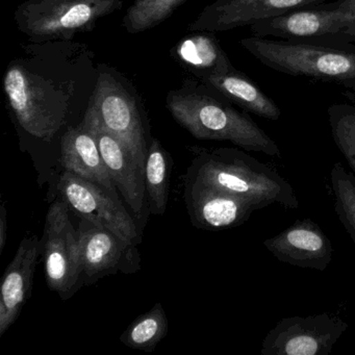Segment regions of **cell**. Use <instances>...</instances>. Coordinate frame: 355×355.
Masks as SVG:
<instances>
[{"mask_svg":"<svg viewBox=\"0 0 355 355\" xmlns=\"http://www.w3.org/2000/svg\"><path fill=\"white\" fill-rule=\"evenodd\" d=\"M186 0H136L124 17L130 34L150 30L165 21Z\"/></svg>","mask_w":355,"mask_h":355,"instance_id":"603a6c76","label":"cell"},{"mask_svg":"<svg viewBox=\"0 0 355 355\" xmlns=\"http://www.w3.org/2000/svg\"><path fill=\"white\" fill-rule=\"evenodd\" d=\"M167 105L174 119L198 140L228 141L246 151L274 157L282 155L275 141L250 114L234 109L222 95L174 93Z\"/></svg>","mask_w":355,"mask_h":355,"instance_id":"7a4b0ae2","label":"cell"},{"mask_svg":"<svg viewBox=\"0 0 355 355\" xmlns=\"http://www.w3.org/2000/svg\"><path fill=\"white\" fill-rule=\"evenodd\" d=\"M176 55L187 65L202 72L205 78L227 73L234 68L219 42L207 34L182 41L176 49Z\"/></svg>","mask_w":355,"mask_h":355,"instance_id":"d6986e66","label":"cell"},{"mask_svg":"<svg viewBox=\"0 0 355 355\" xmlns=\"http://www.w3.org/2000/svg\"><path fill=\"white\" fill-rule=\"evenodd\" d=\"M83 124L92 132L114 184L135 215L140 217L144 207L145 169L139 165L128 148L96 122L84 118Z\"/></svg>","mask_w":355,"mask_h":355,"instance_id":"5bb4252c","label":"cell"},{"mask_svg":"<svg viewBox=\"0 0 355 355\" xmlns=\"http://www.w3.org/2000/svg\"><path fill=\"white\" fill-rule=\"evenodd\" d=\"M170 164L161 142L153 139L145 163V187L153 215L163 216L169 196Z\"/></svg>","mask_w":355,"mask_h":355,"instance_id":"ffe728a7","label":"cell"},{"mask_svg":"<svg viewBox=\"0 0 355 355\" xmlns=\"http://www.w3.org/2000/svg\"><path fill=\"white\" fill-rule=\"evenodd\" d=\"M263 246L282 263L320 272L327 269L334 253L330 239L311 219L296 220L284 232L263 241Z\"/></svg>","mask_w":355,"mask_h":355,"instance_id":"4fadbf2b","label":"cell"},{"mask_svg":"<svg viewBox=\"0 0 355 355\" xmlns=\"http://www.w3.org/2000/svg\"><path fill=\"white\" fill-rule=\"evenodd\" d=\"M253 36L282 40L355 43V11L311 6L277 17L259 20L250 26Z\"/></svg>","mask_w":355,"mask_h":355,"instance_id":"5b68a950","label":"cell"},{"mask_svg":"<svg viewBox=\"0 0 355 355\" xmlns=\"http://www.w3.org/2000/svg\"><path fill=\"white\" fill-rule=\"evenodd\" d=\"M78 234L83 273L87 277L92 279L113 273L121 270V266H125V263L134 267L135 245L84 219L80 222Z\"/></svg>","mask_w":355,"mask_h":355,"instance_id":"2e32d148","label":"cell"},{"mask_svg":"<svg viewBox=\"0 0 355 355\" xmlns=\"http://www.w3.org/2000/svg\"><path fill=\"white\" fill-rule=\"evenodd\" d=\"M85 117L116 137L145 169L148 147L136 101L111 74L98 76Z\"/></svg>","mask_w":355,"mask_h":355,"instance_id":"52a82bcc","label":"cell"},{"mask_svg":"<svg viewBox=\"0 0 355 355\" xmlns=\"http://www.w3.org/2000/svg\"><path fill=\"white\" fill-rule=\"evenodd\" d=\"M327 114L334 144L355 175V105L334 103Z\"/></svg>","mask_w":355,"mask_h":355,"instance_id":"cb8c5ba5","label":"cell"},{"mask_svg":"<svg viewBox=\"0 0 355 355\" xmlns=\"http://www.w3.org/2000/svg\"><path fill=\"white\" fill-rule=\"evenodd\" d=\"M240 44L266 67L292 76L340 85L355 80V45L252 36Z\"/></svg>","mask_w":355,"mask_h":355,"instance_id":"3957f363","label":"cell"},{"mask_svg":"<svg viewBox=\"0 0 355 355\" xmlns=\"http://www.w3.org/2000/svg\"><path fill=\"white\" fill-rule=\"evenodd\" d=\"M186 180L207 184L248 199L261 207L278 205L298 209L290 182L259 159L236 148H220L199 155Z\"/></svg>","mask_w":355,"mask_h":355,"instance_id":"6da1fadb","label":"cell"},{"mask_svg":"<svg viewBox=\"0 0 355 355\" xmlns=\"http://www.w3.org/2000/svg\"><path fill=\"white\" fill-rule=\"evenodd\" d=\"M168 318L161 303L137 318L121 334L120 340L135 350L151 352L168 334Z\"/></svg>","mask_w":355,"mask_h":355,"instance_id":"44dd1931","label":"cell"},{"mask_svg":"<svg viewBox=\"0 0 355 355\" xmlns=\"http://www.w3.org/2000/svg\"><path fill=\"white\" fill-rule=\"evenodd\" d=\"M3 85L21 128L40 140H53L65 123L68 99L63 92L18 65L8 69Z\"/></svg>","mask_w":355,"mask_h":355,"instance_id":"277c9868","label":"cell"},{"mask_svg":"<svg viewBox=\"0 0 355 355\" xmlns=\"http://www.w3.org/2000/svg\"><path fill=\"white\" fill-rule=\"evenodd\" d=\"M39 252L38 236L24 238L6 270L0 286V336L15 323L30 297Z\"/></svg>","mask_w":355,"mask_h":355,"instance_id":"9a60e30c","label":"cell"},{"mask_svg":"<svg viewBox=\"0 0 355 355\" xmlns=\"http://www.w3.org/2000/svg\"><path fill=\"white\" fill-rule=\"evenodd\" d=\"M348 324L328 313L284 318L268 332L263 355H329Z\"/></svg>","mask_w":355,"mask_h":355,"instance_id":"ba28073f","label":"cell"},{"mask_svg":"<svg viewBox=\"0 0 355 355\" xmlns=\"http://www.w3.org/2000/svg\"><path fill=\"white\" fill-rule=\"evenodd\" d=\"M184 201L193 225L205 230L238 227L263 207L248 199L186 180Z\"/></svg>","mask_w":355,"mask_h":355,"instance_id":"7c38bea8","label":"cell"},{"mask_svg":"<svg viewBox=\"0 0 355 355\" xmlns=\"http://www.w3.org/2000/svg\"><path fill=\"white\" fill-rule=\"evenodd\" d=\"M334 211L355 245V176L342 163H336L330 172Z\"/></svg>","mask_w":355,"mask_h":355,"instance_id":"7402d4cb","label":"cell"},{"mask_svg":"<svg viewBox=\"0 0 355 355\" xmlns=\"http://www.w3.org/2000/svg\"><path fill=\"white\" fill-rule=\"evenodd\" d=\"M205 80L215 92L247 113L271 121H277L282 117V110L275 101L248 76L234 67L227 73L209 76Z\"/></svg>","mask_w":355,"mask_h":355,"instance_id":"ac0fdd59","label":"cell"},{"mask_svg":"<svg viewBox=\"0 0 355 355\" xmlns=\"http://www.w3.org/2000/svg\"><path fill=\"white\" fill-rule=\"evenodd\" d=\"M328 8L352 10L355 11V0H334L332 3H323Z\"/></svg>","mask_w":355,"mask_h":355,"instance_id":"4316f807","label":"cell"},{"mask_svg":"<svg viewBox=\"0 0 355 355\" xmlns=\"http://www.w3.org/2000/svg\"><path fill=\"white\" fill-rule=\"evenodd\" d=\"M340 86L345 88L344 92L342 93L343 96L355 105V80H347L342 83Z\"/></svg>","mask_w":355,"mask_h":355,"instance_id":"484cf974","label":"cell"},{"mask_svg":"<svg viewBox=\"0 0 355 355\" xmlns=\"http://www.w3.org/2000/svg\"><path fill=\"white\" fill-rule=\"evenodd\" d=\"M58 191L69 209L82 219L114 232L130 244L138 242L134 220L120 199L115 198L103 187L65 171L60 178Z\"/></svg>","mask_w":355,"mask_h":355,"instance_id":"9c48e42d","label":"cell"},{"mask_svg":"<svg viewBox=\"0 0 355 355\" xmlns=\"http://www.w3.org/2000/svg\"><path fill=\"white\" fill-rule=\"evenodd\" d=\"M61 163L66 171L103 187L119 199L117 187L107 171L96 139L84 124L70 128L62 137Z\"/></svg>","mask_w":355,"mask_h":355,"instance_id":"e0dca14e","label":"cell"},{"mask_svg":"<svg viewBox=\"0 0 355 355\" xmlns=\"http://www.w3.org/2000/svg\"><path fill=\"white\" fill-rule=\"evenodd\" d=\"M44 263L47 286L61 295L73 290L83 273L80 234L74 230L69 207L62 198L47 213Z\"/></svg>","mask_w":355,"mask_h":355,"instance_id":"30bf717a","label":"cell"},{"mask_svg":"<svg viewBox=\"0 0 355 355\" xmlns=\"http://www.w3.org/2000/svg\"><path fill=\"white\" fill-rule=\"evenodd\" d=\"M120 5L121 0H33L19 8L18 22L33 38H67Z\"/></svg>","mask_w":355,"mask_h":355,"instance_id":"8992f818","label":"cell"},{"mask_svg":"<svg viewBox=\"0 0 355 355\" xmlns=\"http://www.w3.org/2000/svg\"><path fill=\"white\" fill-rule=\"evenodd\" d=\"M8 238V216L5 205H1L0 214V252H3Z\"/></svg>","mask_w":355,"mask_h":355,"instance_id":"d4e9b609","label":"cell"},{"mask_svg":"<svg viewBox=\"0 0 355 355\" xmlns=\"http://www.w3.org/2000/svg\"><path fill=\"white\" fill-rule=\"evenodd\" d=\"M326 0H216L190 26L193 32H225L266 18L299 11Z\"/></svg>","mask_w":355,"mask_h":355,"instance_id":"8fae6325","label":"cell"}]
</instances>
